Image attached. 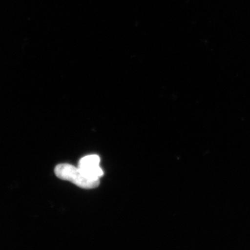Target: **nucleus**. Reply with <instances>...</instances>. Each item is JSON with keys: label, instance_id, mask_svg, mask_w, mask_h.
I'll return each instance as SVG.
<instances>
[{"label": "nucleus", "instance_id": "obj_2", "mask_svg": "<svg viewBox=\"0 0 250 250\" xmlns=\"http://www.w3.org/2000/svg\"><path fill=\"white\" fill-rule=\"evenodd\" d=\"M100 163V156L92 154L82 158L79 161L78 167L87 177L93 179H100L104 174Z\"/></svg>", "mask_w": 250, "mask_h": 250}, {"label": "nucleus", "instance_id": "obj_1", "mask_svg": "<svg viewBox=\"0 0 250 250\" xmlns=\"http://www.w3.org/2000/svg\"><path fill=\"white\" fill-rule=\"evenodd\" d=\"M54 172L58 178L71 182L82 188H95L100 185V179L87 177L81 169L70 164H59L56 166Z\"/></svg>", "mask_w": 250, "mask_h": 250}]
</instances>
